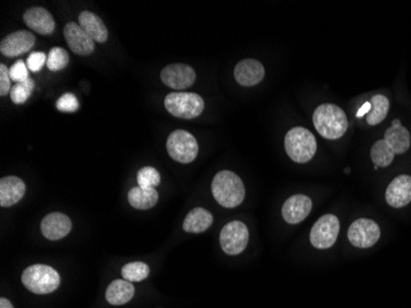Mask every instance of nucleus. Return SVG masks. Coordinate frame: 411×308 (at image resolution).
Wrapping results in <instances>:
<instances>
[{
    "mask_svg": "<svg viewBox=\"0 0 411 308\" xmlns=\"http://www.w3.org/2000/svg\"><path fill=\"white\" fill-rule=\"evenodd\" d=\"M47 63V56L43 52H34L27 57V68L29 71L37 73L42 69V67Z\"/></svg>",
    "mask_w": 411,
    "mask_h": 308,
    "instance_id": "obj_32",
    "label": "nucleus"
},
{
    "mask_svg": "<svg viewBox=\"0 0 411 308\" xmlns=\"http://www.w3.org/2000/svg\"><path fill=\"white\" fill-rule=\"evenodd\" d=\"M34 88H35V83H34V81L30 79V78H29L27 81H21V83H16L15 86L11 88V100H13V102L16 104V105L24 104V102L30 98L31 94H32V91H34Z\"/></svg>",
    "mask_w": 411,
    "mask_h": 308,
    "instance_id": "obj_28",
    "label": "nucleus"
},
{
    "mask_svg": "<svg viewBox=\"0 0 411 308\" xmlns=\"http://www.w3.org/2000/svg\"><path fill=\"white\" fill-rule=\"evenodd\" d=\"M26 192L25 182L18 177H6L0 180V206L11 208L20 201Z\"/></svg>",
    "mask_w": 411,
    "mask_h": 308,
    "instance_id": "obj_18",
    "label": "nucleus"
},
{
    "mask_svg": "<svg viewBox=\"0 0 411 308\" xmlns=\"http://www.w3.org/2000/svg\"><path fill=\"white\" fill-rule=\"evenodd\" d=\"M149 275V267L142 262H134V263L126 264L122 268V276L127 281H142L148 278Z\"/></svg>",
    "mask_w": 411,
    "mask_h": 308,
    "instance_id": "obj_26",
    "label": "nucleus"
},
{
    "mask_svg": "<svg viewBox=\"0 0 411 308\" xmlns=\"http://www.w3.org/2000/svg\"><path fill=\"white\" fill-rule=\"evenodd\" d=\"M164 105L173 116L185 120L196 119L204 110L202 96L195 93H170L165 98Z\"/></svg>",
    "mask_w": 411,
    "mask_h": 308,
    "instance_id": "obj_5",
    "label": "nucleus"
},
{
    "mask_svg": "<svg viewBox=\"0 0 411 308\" xmlns=\"http://www.w3.org/2000/svg\"><path fill=\"white\" fill-rule=\"evenodd\" d=\"M21 280L29 291L37 295L53 293L61 283V278L57 270L42 264H36L24 270Z\"/></svg>",
    "mask_w": 411,
    "mask_h": 308,
    "instance_id": "obj_4",
    "label": "nucleus"
},
{
    "mask_svg": "<svg viewBox=\"0 0 411 308\" xmlns=\"http://www.w3.org/2000/svg\"><path fill=\"white\" fill-rule=\"evenodd\" d=\"M384 141L396 154H403L410 148V132L401 125L399 120H396L386 130Z\"/></svg>",
    "mask_w": 411,
    "mask_h": 308,
    "instance_id": "obj_19",
    "label": "nucleus"
},
{
    "mask_svg": "<svg viewBox=\"0 0 411 308\" xmlns=\"http://www.w3.org/2000/svg\"><path fill=\"white\" fill-rule=\"evenodd\" d=\"M313 123L320 136L326 140H339L349 127L345 112L334 104H321L316 107L313 114Z\"/></svg>",
    "mask_w": 411,
    "mask_h": 308,
    "instance_id": "obj_1",
    "label": "nucleus"
},
{
    "mask_svg": "<svg viewBox=\"0 0 411 308\" xmlns=\"http://www.w3.org/2000/svg\"><path fill=\"white\" fill-rule=\"evenodd\" d=\"M312 208H313V201L310 200V197L297 194L287 199V201L284 202L282 216L286 222L297 225L305 221V218L309 216Z\"/></svg>",
    "mask_w": 411,
    "mask_h": 308,
    "instance_id": "obj_12",
    "label": "nucleus"
},
{
    "mask_svg": "<svg viewBox=\"0 0 411 308\" xmlns=\"http://www.w3.org/2000/svg\"><path fill=\"white\" fill-rule=\"evenodd\" d=\"M35 41V36L29 31H16L1 41L0 51L6 57L20 56L34 47Z\"/></svg>",
    "mask_w": 411,
    "mask_h": 308,
    "instance_id": "obj_13",
    "label": "nucleus"
},
{
    "mask_svg": "<svg viewBox=\"0 0 411 308\" xmlns=\"http://www.w3.org/2000/svg\"><path fill=\"white\" fill-rule=\"evenodd\" d=\"M284 148L288 157L295 163H308L316 152L314 135L303 127H295L287 132Z\"/></svg>",
    "mask_w": 411,
    "mask_h": 308,
    "instance_id": "obj_3",
    "label": "nucleus"
},
{
    "mask_svg": "<svg viewBox=\"0 0 411 308\" xmlns=\"http://www.w3.org/2000/svg\"><path fill=\"white\" fill-rule=\"evenodd\" d=\"M370 107H371V102H365V105H363V107H361L360 112H358V114H357V117L362 116V115L365 114V112H368V109H370Z\"/></svg>",
    "mask_w": 411,
    "mask_h": 308,
    "instance_id": "obj_35",
    "label": "nucleus"
},
{
    "mask_svg": "<svg viewBox=\"0 0 411 308\" xmlns=\"http://www.w3.org/2000/svg\"><path fill=\"white\" fill-rule=\"evenodd\" d=\"M396 153L393 152L391 147L386 145L384 140L376 142L371 149L372 162L376 164V167L386 168L391 166L394 159Z\"/></svg>",
    "mask_w": 411,
    "mask_h": 308,
    "instance_id": "obj_25",
    "label": "nucleus"
},
{
    "mask_svg": "<svg viewBox=\"0 0 411 308\" xmlns=\"http://www.w3.org/2000/svg\"><path fill=\"white\" fill-rule=\"evenodd\" d=\"M69 62V56L62 47H53L47 56V68L52 72L62 71Z\"/></svg>",
    "mask_w": 411,
    "mask_h": 308,
    "instance_id": "obj_27",
    "label": "nucleus"
},
{
    "mask_svg": "<svg viewBox=\"0 0 411 308\" xmlns=\"http://www.w3.org/2000/svg\"><path fill=\"white\" fill-rule=\"evenodd\" d=\"M347 237L352 246L357 248H371L379 241L381 228L378 223L368 220L360 218L351 225L347 232Z\"/></svg>",
    "mask_w": 411,
    "mask_h": 308,
    "instance_id": "obj_9",
    "label": "nucleus"
},
{
    "mask_svg": "<svg viewBox=\"0 0 411 308\" xmlns=\"http://www.w3.org/2000/svg\"><path fill=\"white\" fill-rule=\"evenodd\" d=\"M24 21L31 30L36 31L41 35H51L55 31L56 24L53 16L43 8L34 6L24 14Z\"/></svg>",
    "mask_w": 411,
    "mask_h": 308,
    "instance_id": "obj_17",
    "label": "nucleus"
},
{
    "mask_svg": "<svg viewBox=\"0 0 411 308\" xmlns=\"http://www.w3.org/2000/svg\"><path fill=\"white\" fill-rule=\"evenodd\" d=\"M159 195L154 187H136L128 192V202L137 210H149L157 205Z\"/></svg>",
    "mask_w": 411,
    "mask_h": 308,
    "instance_id": "obj_23",
    "label": "nucleus"
},
{
    "mask_svg": "<svg viewBox=\"0 0 411 308\" xmlns=\"http://www.w3.org/2000/svg\"><path fill=\"white\" fill-rule=\"evenodd\" d=\"M340 231V222L335 215H324L310 231V243L316 249H328L335 244Z\"/></svg>",
    "mask_w": 411,
    "mask_h": 308,
    "instance_id": "obj_8",
    "label": "nucleus"
},
{
    "mask_svg": "<svg viewBox=\"0 0 411 308\" xmlns=\"http://www.w3.org/2000/svg\"><path fill=\"white\" fill-rule=\"evenodd\" d=\"M371 107V112H368L367 116V122L373 126L386 119L389 112V100L386 96L378 94L372 98Z\"/></svg>",
    "mask_w": 411,
    "mask_h": 308,
    "instance_id": "obj_24",
    "label": "nucleus"
},
{
    "mask_svg": "<svg viewBox=\"0 0 411 308\" xmlns=\"http://www.w3.org/2000/svg\"><path fill=\"white\" fill-rule=\"evenodd\" d=\"M63 32L69 48L76 55L89 56L95 50V41L81 29L79 24L68 22Z\"/></svg>",
    "mask_w": 411,
    "mask_h": 308,
    "instance_id": "obj_11",
    "label": "nucleus"
},
{
    "mask_svg": "<svg viewBox=\"0 0 411 308\" xmlns=\"http://www.w3.org/2000/svg\"><path fill=\"white\" fill-rule=\"evenodd\" d=\"M386 200L391 208H401L411 202V177L399 175L388 185Z\"/></svg>",
    "mask_w": 411,
    "mask_h": 308,
    "instance_id": "obj_14",
    "label": "nucleus"
},
{
    "mask_svg": "<svg viewBox=\"0 0 411 308\" xmlns=\"http://www.w3.org/2000/svg\"><path fill=\"white\" fill-rule=\"evenodd\" d=\"M134 296V286L127 280H115L106 290L107 302L113 306H121L130 302Z\"/></svg>",
    "mask_w": 411,
    "mask_h": 308,
    "instance_id": "obj_21",
    "label": "nucleus"
},
{
    "mask_svg": "<svg viewBox=\"0 0 411 308\" xmlns=\"http://www.w3.org/2000/svg\"><path fill=\"white\" fill-rule=\"evenodd\" d=\"M56 107L62 112H76L79 109V102L76 95L66 93L57 100Z\"/></svg>",
    "mask_w": 411,
    "mask_h": 308,
    "instance_id": "obj_30",
    "label": "nucleus"
},
{
    "mask_svg": "<svg viewBox=\"0 0 411 308\" xmlns=\"http://www.w3.org/2000/svg\"><path fill=\"white\" fill-rule=\"evenodd\" d=\"M214 223V216L202 208H193L183 221V231L188 233H202Z\"/></svg>",
    "mask_w": 411,
    "mask_h": 308,
    "instance_id": "obj_22",
    "label": "nucleus"
},
{
    "mask_svg": "<svg viewBox=\"0 0 411 308\" xmlns=\"http://www.w3.org/2000/svg\"><path fill=\"white\" fill-rule=\"evenodd\" d=\"M9 76H11V81H16V83H21L29 79V68L24 61H18L11 67L9 69Z\"/></svg>",
    "mask_w": 411,
    "mask_h": 308,
    "instance_id": "obj_31",
    "label": "nucleus"
},
{
    "mask_svg": "<svg viewBox=\"0 0 411 308\" xmlns=\"http://www.w3.org/2000/svg\"><path fill=\"white\" fill-rule=\"evenodd\" d=\"M79 25L97 43L106 42L109 37L106 26L102 19L92 11H83L79 15Z\"/></svg>",
    "mask_w": 411,
    "mask_h": 308,
    "instance_id": "obj_20",
    "label": "nucleus"
},
{
    "mask_svg": "<svg viewBox=\"0 0 411 308\" xmlns=\"http://www.w3.org/2000/svg\"><path fill=\"white\" fill-rule=\"evenodd\" d=\"M212 194L221 206L234 208L244 201L245 187L242 179L235 173L223 170L214 177Z\"/></svg>",
    "mask_w": 411,
    "mask_h": 308,
    "instance_id": "obj_2",
    "label": "nucleus"
},
{
    "mask_svg": "<svg viewBox=\"0 0 411 308\" xmlns=\"http://www.w3.org/2000/svg\"><path fill=\"white\" fill-rule=\"evenodd\" d=\"M249 242V229L246 225L240 221H232L224 226L221 231L219 243L225 254L238 255Z\"/></svg>",
    "mask_w": 411,
    "mask_h": 308,
    "instance_id": "obj_7",
    "label": "nucleus"
},
{
    "mask_svg": "<svg viewBox=\"0 0 411 308\" xmlns=\"http://www.w3.org/2000/svg\"><path fill=\"white\" fill-rule=\"evenodd\" d=\"M11 81L9 69L4 65H0V95L6 96L11 91Z\"/></svg>",
    "mask_w": 411,
    "mask_h": 308,
    "instance_id": "obj_33",
    "label": "nucleus"
},
{
    "mask_svg": "<svg viewBox=\"0 0 411 308\" xmlns=\"http://www.w3.org/2000/svg\"><path fill=\"white\" fill-rule=\"evenodd\" d=\"M71 229V218L61 213L47 215L41 222L42 234L50 241H58L69 234Z\"/></svg>",
    "mask_w": 411,
    "mask_h": 308,
    "instance_id": "obj_15",
    "label": "nucleus"
},
{
    "mask_svg": "<svg viewBox=\"0 0 411 308\" xmlns=\"http://www.w3.org/2000/svg\"><path fill=\"white\" fill-rule=\"evenodd\" d=\"M160 78L165 86L174 91H185L196 81V73L191 66L183 63H174L162 69Z\"/></svg>",
    "mask_w": 411,
    "mask_h": 308,
    "instance_id": "obj_10",
    "label": "nucleus"
},
{
    "mask_svg": "<svg viewBox=\"0 0 411 308\" xmlns=\"http://www.w3.org/2000/svg\"><path fill=\"white\" fill-rule=\"evenodd\" d=\"M234 76L240 86H254L264 79L265 68L256 60H244L234 68Z\"/></svg>",
    "mask_w": 411,
    "mask_h": 308,
    "instance_id": "obj_16",
    "label": "nucleus"
},
{
    "mask_svg": "<svg viewBox=\"0 0 411 308\" xmlns=\"http://www.w3.org/2000/svg\"><path fill=\"white\" fill-rule=\"evenodd\" d=\"M169 156L174 161L188 164L196 159L198 154V143L196 138L185 130L172 132L167 141Z\"/></svg>",
    "mask_w": 411,
    "mask_h": 308,
    "instance_id": "obj_6",
    "label": "nucleus"
},
{
    "mask_svg": "<svg viewBox=\"0 0 411 308\" xmlns=\"http://www.w3.org/2000/svg\"><path fill=\"white\" fill-rule=\"evenodd\" d=\"M0 308H14L13 307V304H11V301L9 300H6V298H0Z\"/></svg>",
    "mask_w": 411,
    "mask_h": 308,
    "instance_id": "obj_34",
    "label": "nucleus"
},
{
    "mask_svg": "<svg viewBox=\"0 0 411 308\" xmlns=\"http://www.w3.org/2000/svg\"><path fill=\"white\" fill-rule=\"evenodd\" d=\"M138 187H154L160 184V174L155 168L144 167L137 174Z\"/></svg>",
    "mask_w": 411,
    "mask_h": 308,
    "instance_id": "obj_29",
    "label": "nucleus"
}]
</instances>
